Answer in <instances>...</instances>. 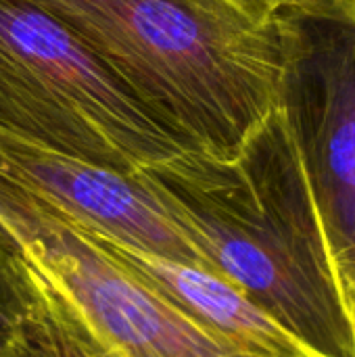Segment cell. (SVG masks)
I'll return each mask as SVG.
<instances>
[{"label":"cell","mask_w":355,"mask_h":357,"mask_svg":"<svg viewBox=\"0 0 355 357\" xmlns=\"http://www.w3.org/2000/svg\"><path fill=\"white\" fill-rule=\"evenodd\" d=\"M138 174L207 272L310 357H355L354 303L278 109L230 159L184 153Z\"/></svg>","instance_id":"6da1fadb"},{"label":"cell","mask_w":355,"mask_h":357,"mask_svg":"<svg viewBox=\"0 0 355 357\" xmlns=\"http://www.w3.org/2000/svg\"><path fill=\"white\" fill-rule=\"evenodd\" d=\"M27 2L107 63L186 153L230 159L276 109V15L236 0Z\"/></svg>","instance_id":"7a4b0ae2"},{"label":"cell","mask_w":355,"mask_h":357,"mask_svg":"<svg viewBox=\"0 0 355 357\" xmlns=\"http://www.w3.org/2000/svg\"><path fill=\"white\" fill-rule=\"evenodd\" d=\"M0 224L29 291L21 333L40 357H262L184 316L80 222L0 178Z\"/></svg>","instance_id":"3957f363"},{"label":"cell","mask_w":355,"mask_h":357,"mask_svg":"<svg viewBox=\"0 0 355 357\" xmlns=\"http://www.w3.org/2000/svg\"><path fill=\"white\" fill-rule=\"evenodd\" d=\"M0 128L123 174L186 153L107 63L27 0H0Z\"/></svg>","instance_id":"277c9868"},{"label":"cell","mask_w":355,"mask_h":357,"mask_svg":"<svg viewBox=\"0 0 355 357\" xmlns=\"http://www.w3.org/2000/svg\"><path fill=\"white\" fill-rule=\"evenodd\" d=\"M276 109L291 134L335 259L355 293V0H305L276 13Z\"/></svg>","instance_id":"5b68a950"},{"label":"cell","mask_w":355,"mask_h":357,"mask_svg":"<svg viewBox=\"0 0 355 357\" xmlns=\"http://www.w3.org/2000/svg\"><path fill=\"white\" fill-rule=\"evenodd\" d=\"M0 178L111 241L203 268L138 172L103 167L0 128Z\"/></svg>","instance_id":"8992f818"},{"label":"cell","mask_w":355,"mask_h":357,"mask_svg":"<svg viewBox=\"0 0 355 357\" xmlns=\"http://www.w3.org/2000/svg\"><path fill=\"white\" fill-rule=\"evenodd\" d=\"M90 232L136 280L213 337L262 357H310L282 326L224 278Z\"/></svg>","instance_id":"52a82bcc"},{"label":"cell","mask_w":355,"mask_h":357,"mask_svg":"<svg viewBox=\"0 0 355 357\" xmlns=\"http://www.w3.org/2000/svg\"><path fill=\"white\" fill-rule=\"evenodd\" d=\"M29 307V291L19 264V247L0 224V345L21 326Z\"/></svg>","instance_id":"ba28073f"},{"label":"cell","mask_w":355,"mask_h":357,"mask_svg":"<svg viewBox=\"0 0 355 357\" xmlns=\"http://www.w3.org/2000/svg\"><path fill=\"white\" fill-rule=\"evenodd\" d=\"M0 357H40L36 351H33V347L27 343V339L23 337V333H21V326H19V331L8 339V341H4L2 345H0Z\"/></svg>","instance_id":"9c48e42d"},{"label":"cell","mask_w":355,"mask_h":357,"mask_svg":"<svg viewBox=\"0 0 355 357\" xmlns=\"http://www.w3.org/2000/svg\"><path fill=\"white\" fill-rule=\"evenodd\" d=\"M236 2H241L243 6H247L249 10H253V13H257V15L274 17L280 8L301 4V2H305V0H236Z\"/></svg>","instance_id":"30bf717a"},{"label":"cell","mask_w":355,"mask_h":357,"mask_svg":"<svg viewBox=\"0 0 355 357\" xmlns=\"http://www.w3.org/2000/svg\"><path fill=\"white\" fill-rule=\"evenodd\" d=\"M354 310H355V293H354Z\"/></svg>","instance_id":"8fae6325"}]
</instances>
